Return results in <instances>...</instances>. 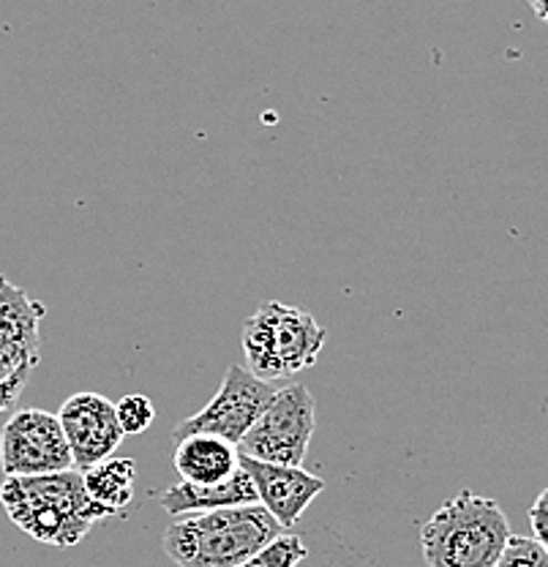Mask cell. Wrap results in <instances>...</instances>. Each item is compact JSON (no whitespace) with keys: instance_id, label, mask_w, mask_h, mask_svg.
<instances>
[{"instance_id":"cell-1","label":"cell","mask_w":548,"mask_h":567,"mask_svg":"<svg viewBox=\"0 0 548 567\" xmlns=\"http://www.w3.org/2000/svg\"><path fill=\"white\" fill-rule=\"evenodd\" d=\"M0 505L14 527L44 546L58 548L74 546L93 529V524L112 516L87 496L80 470L6 477L0 486Z\"/></svg>"},{"instance_id":"cell-2","label":"cell","mask_w":548,"mask_h":567,"mask_svg":"<svg viewBox=\"0 0 548 567\" xmlns=\"http://www.w3.org/2000/svg\"><path fill=\"white\" fill-rule=\"evenodd\" d=\"M276 535L279 522L257 502L178 518L164 532V551L180 567H240Z\"/></svg>"},{"instance_id":"cell-3","label":"cell","mask_w":548,"mask_h":567,"mask_svg":"<svg viewBox=\"0 0 548 567\" xmlns=\"http://www.w3.org/2000/svg\"><path fill=\"white\" fill-rule=\"evenodd\" d=\"M510 540V524L499 502L458 492L437 507L421 529L428 567H494Z\"/></svg>"},{"instance_id":"cell-4","label":"cell","mask_w":548,"mask_h":567,"mask_svg":"<svg viewBox=\"0 0 548 567\" xmlns=\"http://www.w3.org/2000/svg\"><path fill=\"white\" fill-rule=\"evenodd\" d=\"M325 341L328 330L309 311L279 300L259 306L240 333L249 371L265 382L287 380L311 369L320 360Z\"/></svg>"},{"instance_id":"cell-5","label":"cell","mask_w":548,"mask_h":567,"mask_svg":"<svg viewBox=\"0 0 548 567\" xmlns=\"http://www.w3.org/2000/svg\"><path fill=\"white\" fill-rule=\"evenodd\" d=\"M317 429L314 395L306 385H287L276 390L273 401L265 406L259 421L240 440L238 451L265 464L303 466L311 436Z\"/></svg>"},{"instance_id":"cell-6","label":"cell","mask_w":548,"mask_h":567,"mask_svg":"<svg viewBox=\"0 0 548 567\" xmlns=\"http://www.w3.org/2000/svg\"><path fill=\"white\" fill-rule=\"evenodd\" d=\"M0 470L6 477H37L74 470L72 447L58 415L20 410L0 429Z\"/></svg>"},{"instance_id":"cell-7","label":"cell","mask_w":548,"mask_h":567,"mask_svg":"<svg viewBox=\"0 0 548 567\" xmlns=\"http://www.w3.org/2000/svg\"><path fill=\"white\" fill-rule=\"evenodd\" d=\"M273 395V382L259 380L244 365H229L210 404L175 429V442L188 434H216L232 445H240V440L249 434Z\"/></svg>"},{"instance_id":"cell-8","label":"cell","mask_w":548,"mask_h":567,"mask_svg":"<svg viewBox=\"0 0 548 567\" xmlns=\"http://www.w3.org/2000/svg\"><path fill=\"white\" fill-rule=\"evenodd\" d=\"M44 303L0 276V382L31 380L41 360Z\"/></svg>"},{"instance_id":"cell-9","label":"cell","mask_w":548,"mask_h":567,"mask_svg":"<svg viewBox=\"0 0 548 567\" xmlns=\"http://www.w3.org/2000/svg\"><path fill=\"white\" fill-rule=\"evenodd\" d=\"M58 421H61L63 434L72 447L74 466L80 472L110 458L126 436L117 423L115 404L99 393L72 395L58 412Z\"/></svg>"},{"instance_id":"cell-10","label":"cell","mask_w":548,"mask_h":567,"mask_svg":"<svg viewBox=\"0 0 548 567\" xmlns=\"http://www.w3.org/2000/svg\"><path fill=\"white\" fill-rule=\"evenodd\" d=\"M240 466L251 477L257 492V502L279 522L281 529H290L303 516L306 507L325 492V481L303 466L265 464L240 453Z\"/></svg>"},{"instance_id":"cell-11","label":"cell","mask_w":548,"mask_h":567,"mask_svg":"<svg viewBox=\"0 0 548 567\" xmlns=\"http://www.w3.org/2000/svg\"><path fill=\"white\" fill-rule=\"evenodd\" d=\"M175 470L186 483L214 486L240 470V451L216 434H188L175 445Z\"/></svg>"},{"instance_id":"cell-12","label":"cell","mask_w":548,"mask_h":567,"mask_svg":"<svg viewBox=\"0 0 548 567\" xmlns=\"http://www.w3.org/2000/svg\"><path fill=\"white\" fill-rule=\"evenodd\" d=\"M240 505H257L255 483L246 475L244 466L232 477L214 483V486H197V483L183 481L162 494V507L169 516H194V513H208Z\"/></svg>"},{"instance_id":"cell-13","label":"cell","mask_w":548,"mask_h":567,"mask_svg":"<svg viewBox=\"0 0 548 567\" xmlns=\"http://www.w3.org/2000/svg\"><path fill=\"white\" fill-rule=\"evenodd\" d=\"M85 492L99 507L110 511L112 516H121L134 499L137 486V464L132 458H104L96 466L82 472Z\"/></svg>"},{"instance_id":"cell-14","label":"cell","mask_w":548,"mask_h":567,"mask_svg":"<svg viewBox=\"0 0 548 567\" xmlns=\"http://www.w3.org/2000/svg\"><path fill=\"white\" fill-rule=\"evenodd\" d=\"M306 557H309V548L303 546V537L281 532L240 567H298Z\"/></svg>"},{"instance_id":"cell-15","label":"cell","mask_w":548,"mask_h":567,"mask_svg":"<svg viewBox=\"0 0 548 567\" xmlns=\"http://www.w3.org/2000/svg\"><path fill=\"white\" fill-rule=\"evenodd\" d=\"M115 415L126 436L145 434L156 421V406L145 393H128L115 404Z\"/></svg>"},{"instance_id":"cell-16","label":"cell","mask_w":548,"mask_h":567,"mask_svg":"<svg viewBox=\"0 0 548 567\" xmlns=\"http://www.w3.org/2000/svg\"><path fill=\"white\" fill-rule=\"evenodd\" d=\"M494 567H548V551L535 537L510 535L503 557Z\"/></svg>"},{"instance_id":"cell-17","label":"cell","mask_w":548,"mask_h":567,"mask_svg":"<svg viewBox=\"0 0 548 567\" xmlns=\"http://www.w3.org/2000/svg\"><path fill=\"white\" fill-rule=\"evenodd\" d=\"M529 524H533L535 540L548 551V488L538 494V499L529 507Z\"/></svg>"},{"instance_id":"cell-18","label":"cell","mask_w":548,"mask_h":567,"mask_svg":"<svg viewBox=\"0 0 548 567\" xmlns=\"http://www.w3.org/2000/svg\"><path fill=\"white\" fill-rule=\"evenodd\" d=\"M28 380H9V382H0V412L11 410V406L20 401L22 390H25Z\"/></svg>"},{"instance_id":"cell-19","label":"cell","mask_w":548,"mask_h":567,"mask_svg":"<svg viewBox=\"0 0 548 567\" xmlns=\"http://www.w3.org/2000/svg\"><path fill=\"white\" fill-rule=\"evenodd\" d=\"M529 6H533V11L538 14V20L548 25V0H529Z\"/></svg>"}]
</instances>
